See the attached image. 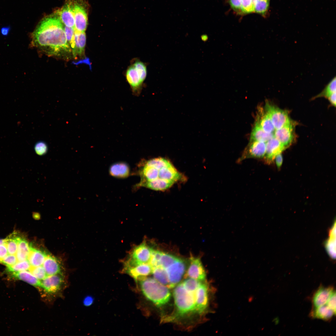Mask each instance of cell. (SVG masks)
Instances as JSON below:
<instances>
[{"mask_svg": "<svg viewBox=\"0 0 336 336\" xmlns=\"http://www.w3.org/2000/svg\"><path fill=\"white\" fill-rule=\"evenodd\" d=\"M41 287L49 293H54L58 291L63 282V278L60 273L47 276L41 280Z\"/></svg>", "mask_w": 336, "mask_h": 336, "instance_id": "15", "label": "cell"}, {"mask_svg": "<svg viewBox=\"0 0 336 336\" xmlns=\"http://www.w3.org/2000/svg\"><path fill=\"white\" fill-rule=\"evenodd\" d=\"M30 36L32 46L47 55L62 56L72 52L64 25L54 13L44 18Z\"/></svg>", "mask_w": 336, "mask_h": 336, "instance_id": "1", "label": "cell"}, {"mask_svg": "<svg viewBox=\"0 0 336 336\" xmlns=\"http://www.w3.org/2000/svg\"><path fill=\"white\" fill-rule=\"evenodd\" d=\"M163 252L153 250L149 264L153 268L160 266V261Z\"/></svg>", "mask_w": 336, "mask_h": 336, "instance_id": "41", "label": "cell"}, {"mask_svg": "<svg viewBox=\"0 0 336 336\" xmlns=\"http://www.w3.org/2000/svg\"><path fill=\"white\" fill-rule=\"evenodd\" d=\"M250 145L249 149V153L251 157L256 158H261L265 154L266 146L265 142L253 141Z\"/></svg>", "mask_w": 336, "mask_h": 336, "instance_id": "27", "label": "cell"}, {"mask_svg": "<svg viewBox=\"0 0 336 336\" xmlns=\"http://www.w3.org/2000/svg\"><path fill=\"white\" fill-rule=\"evenodd\" d=\"M124 269L128 274L137 281H141L152 273L153 268L149 263H142L125 267Z\"/></svg>", "mask_w": 336, "mask_h": 336, "instance_id": "13", "label": "cell"}, {"mask_svg": "<svg viewBox=\"0 0 336 336\" xmlns=\"http://www.w3.org/2000/svg\"><path fill=\"white\" fill-rule=\"evenodd\" d=\"M336 311L332 309L326 303L316 308H312L310 314L312 318L328 321L335 315Z\"/></svg>", "mask_w": 336, "mask_h": 336, "instance_id": "18", "label": "cell"}, {"mask_svg": "<svg viewBox=\"0 0 336 336\" xmlns=\"http://www.w3.org/2000/svg\"><path fill=\"white\" fill-rule=\"evenodd\" d=\"M293 128L291 123L280 128L276 129L274 136L286 148L290 145L293 139Z\"/></svg>", "mask_w": 336, "mask_h": 336, "instance_id": "16", "label": "cell"}, {"mask_svg": "<svg viewBox=\"0 0 336 336\" xmlns=\"http://www.w3.org/2000/svg\"><path fill=\"white\" fill-rule=\"evenodd\" d=\"M34 149L36 153L40 156L45 155L48 150V146L47 143L42 141L36 142L35 145Z\"/></svg>", "mask_w": 336, "mask_h": 336, "instance_id": "40", "label": "cell"}, {"mask_svg": "<svg viewBox=\"0 0 336 336\" xmlns=\"http://www.w3.org/2000/svg\"><path fill=\"white\" fill-rule=\"evenodd\" d=\"M327 98L331 103L334 106H336V92L332 94Z\"/></svg>", "mask_w": 336, "mask_h": 336, "instance_id": "48", "label": "cell"}, {"mask_svg": "<svg viewBox=\"0 0 336 336\" xmlns=\"http://www.w3.org/2000/svg\"><path fill=\"white\" fill-rule=\"evenodd\" d=\"M253 0V1H254V3L258 0Z\"/></svg>", "mask_w": 336, "mask_h": 336, "instance_id": "51", "label": "cell"}, {"mask_svg": "<svg viewBox=\"0 0 336 336\" xmlns=\"http://www.w3.org/2000/svg\"><path fill=\"white\" fill-rule=\"evenodd\" d=\"M43 264L47 276L60 273V263L55 257L47 254Z\"/></svg>", "mask_w": 336, "mask_h": 336, "instance_id": "20", "label": "cell"}, {"mask_svg": "<svg viewBox=\"0 0 336 336\" xmlns=\"http://www.w3.org/2000/svg\"><path fill=\"white\" fill-rule=\"evenodd\" d=\"M74 2L75 0H66L62 7L54 13L64 26L69 27H74Z\"/></svg>", "mask_w": 336, "mask_h": 336, "instance_id": "8", "label": "cell"}, {"mask_svg": "<svg viewBox=\"0 0 336 336\" xmlns=\"http://www.w3.org/2000/svg\"><path fill=\"white\" fill-rule=\"evenodd\" d=\"M335 292L333 287L320 286L312 296V308L318 307L326 304Z\"/></svg>", "mask_w": 336, "mask_h": 336, "instance_id": "11", "label": "cell"}, {"mask_svg": "<svg viewBox=\"0 0 336 336\" xmlns=\"http://www.w3.org/2000/svg\"><path fill=\"white\" fill-rule=\"evenodd\" d=\"M152 250L153 249L144 242L138 245L133 250L130 258L126 262L125 267L149 263Z\"/></svg>", "mask_w": 336, "mask_h": 336, "instance_id": "6", "label": "cell"}, {"mask_svg": "<svg viewBox=\"0 0 336 336\" xmlns=\"http://www.w3.org/2000/svg\"><path fill=\"white\" fill-rule=\"evenodd\" d=\"M126 78L134 95L140 93L143 82L137 70L132 64L127 69L125 74Z\"/></svg>", "mask_w": 336, "mask_h": 336, "instance_id": "14", "label": "cell"}, {"mask_svg": "<svg viewBox=\"0 0 336 336\" xmlns=\"http://www.w3.org/2000/svg\"><path fill=\"white\" fill-rule=\"evenodd\" d=\"M89 5L86 0H75L74 6V29L80 32H85L88 25Z\"/></svg>", "mask_w": 336, "mask_h": 336, "instance_id": "5", "label": "cell"}, {"mask_svg": "<svg viewBox=\"0 0 336 336\" xmlns=\"http://www.w3.org/2000/svg\"><path fill=\"white\" fill-rule=\"evenodd\" d=\"M185 277L201 281L206 277L205 270L200 259L193 256L190 258V263L185 275Z\"/></svg>", "mask_w": 336, "mask_h": 336, "instance_id": "10", "label": "cell"}, {"mask_svg": "<svg viewBox=\"0 0 336 336\" xmlns=\"http://www.w3.org/2000/svg\"><path fill=\"white\" fill-rule=\"evenodd\" d=\"M12 277L25 282L35 287H41V282L30 271L27 270L12 273Z\"/></svg>", "mask_w": 336, "mask_h": 336, "instance_id": "23", "label": "cell"}, {"mask_svg": "<svg viewBox=\"0 0 336 336\" xmlns=\"http://www.w3.org/2000/svg\"><path fill=\"white\" fill-rule=\"evenodd\" d=\"M17 261L16 256L15 254L7 255L2 261L1 263L7 267L11 266L16 264Z\"/></svg>", "mask_w": 336, "mask_h": 336, "instance_id": "42", "label": "cell"}, {"mask_svg": "<svg viewBox=\"0 0 336 336\" xmlns=\"http://www.w3.org/2000/svg\"><path fill=\"white\" fill-rule=\"evenodd\" d=\"M266 112L268 114L275 130L281 128L291 122L287 112L267 103Z\"/></svg>", "mask_w": 336, "mask_h": 336, "instance_id": "7", "label": "cell"}, {"mask_svg": "<svg viewBox=\"0 0 336 336\" xmlns=\"http://www.w3.org/2000/svg\"><path fill=\"white\" fill-rule=\"evenodd\" d=\"M179 259L174 256L163 253L160 261V265L166 269Z\"/></svg>", "mask_w": 336, "mask_h": 336, "instance_id": "33", "label": "cell"}, {"mask_svg": "<svg viewBox=\"0 0 336 336\" xmlns=\"http://www.w3.org/2000/svg\"><path fill=\"white\" fill-rule=\"evenodd\" d=\"M274 159L277 166L279 169L281 166L283 162V157L281 153L278 154Z\"/></svg>", "mask_w": 336, "mask_h": 336, "instance_id": "46", "label": "cell"}, {"mask_svg": "<svg viewBox=\"0 0 336 336\" xmlns=\"http://www.w3.org/2000/svg\"><path fill=\"white\" fill-rule=\"evenodd\" d=\"M142 292L145 296L157 306H162L169 301L170 293L167 287L154 278H147L140 281Z\"/></svg>", "mask_w": 336, "mask_h": 336, "instance_id": "3", "label": "cell"}, {"mask_svg": "<svg viewBox=\"0 0 336 336\" xmlns=\"http://www.w3.org/2000/svg\"><path fill=\"white\" fill-rule=\"evenodd\" d=\"M254 6L253 0H241V13L247 14L254 12Z\"/></svg>", "mask_w": 336, "mask_h": 336, "instance_id": "38", "label": "cell"}, {"mask_svg": "<svg viewBox=\"0 0 336 336\" xmlns=\"http://www.w3.org/2000/svg\"><path fill=\"white\" fill-rule=\"evenodd\" d=\"M29 270L34 276L40 280L43 279L47 276L44 268L42 266H31Z\"/></svg>", "mask_w": 336, "mask_h": 336, "instance_id": "39", "label": "cell"}, {"mask_svg": "<svg viewBox=\"0 0 336 336\" xmlns=\"http://www.w3.org/2000/svg\"><path fill=\"white\" fill-rule=\"evenodd\" d=\"M93 298L91 296H87L85 297L83 300V303L85 306H89L93 303Z\"/></svg>", "mask_w": 336, "mask_h": 336, "instance_id": "47", "label": "cell"}, {"mask_svg": "<svg viewBox=\"0 0 336 336\" xmlns=\"http://www.w3.org/2000/svg\"><path fill=\"white\" fill-rule=\"evenodd\" d=\"M273 137V133H268L264 131L256 121L251 132L250 140L251 141L266 142Z\"/></svg>", "mask_w": 336, "mask_h": 336, "instance_id": "25", "label": "cell"}, {"mask_svg": "<svg viewBox=\"0 0 336 336\" xmlns=\"http://www.w3.org/2000/svg\"><path fill=\"white\" fill-rule=\"evenodd\" d=\"M336 77H334L326 85L323 91L317 97L324 96L327 98L336 92Z\"/></svg>", "mask_w": 336, "mask_h": 336, "instance_id": "35", "label": "cell"}, {"mask_svg": "<svg viewBox=\"0 0 336 336\" xmlns=\"http://www.w3.org/2000/svg\"><path fill=\"white\" fill-rule=\"evenodd\" d=\"M30 264L27 259L21 261H19L13 265L7 267V270L11 273L16 272L27 270L30 269Z\"/></svg>", "mask_w": 336, "mask_h": 336, "instance_id": "32", "label": "cell"}, {"mask_svg": "<svg viewBox=\"0 0 336 336\" xmlns=\"http://www.w3.org/2000/svg\"><path fill=\"white\" fill-rule=\"evenodd\" d=\"M335 223L332 226L330 231L329 236L326 242L325 246L329 255L332 258L335 259L336 251Z\"/></svg>", "mask_w": 336, "mask_h": 336, "instance_id": "29", "label": "cell"}, {"mask_svg": "<svg viewBox=\"0 0 336 336\" xmlns=\"http://www.w3.org/2000/svg\"><path fill=\"white\" fill-rule=\"evenodd\" d=\"M64 29L67 41L73 54L74 51L75 46L74 38L75 29L64 26Z\"/></svg>", "mask_w": 336, "mask_h": 336, "instance_id": "36", "label": "cell"}, {"mask_svg": "<svg viewBox=\"0 0 336 336\" xmlns=\"http://www.w3.org/2000/svg\"><path fill=\"white\" fill-rule=\"evenodd\" d=\"M110 175L113 177L124 178L128 177L130 173L128 165L124 162H118L112 164L109 169Z\"/></svg>", "mask_w": 336, "mask_h": 336, "instance_id": "19", "label": "cell"}, {"mask_svg": "<svg viewBox=\"0 0 336 336\" xmlns=\"http://www.w3.org/2000/svg\"><path fill=\"white\" fill-rule=\"evenodd\" d=\"M152 273L154 278L161 284L169 288V282L165 268L159 266L153 268Z\"/></svg>", "mask_w": 336, "mask_h": 336, "instance_id": "30", "label": "cell"}, {"mask_svg": "<svg viewBox=\"0 0 336 336\" xmlns=\"http://www.w3.org/2000/svg\"><path fill=\"white\" fill-rule=\"evenodd\" d=\"M166 269L169 282V288H171L181 280L185 270V264L184 260L179 259Z\"/></svg>", "mask_w": 336, "mask_h": 336, "instance_id": "9", "label": "cell"}, {"mask_svg": "<svg viewBox=\"0 0 336 336\" xmlns=\"http://www.w3.org/2000/svg\"><path fill=\"white\" fill-rule=\"evenodd\" d=\"M265 158L268 162H271L275 156L286 148L274 136L267 142Z\"/></svg>", "mask_w": 336, "mask_h": 336, "instance_id": "17", "label": "cell"}, {"mask_svg": "<svg viewBox=\"0 0 336 336\" xmlns=\"http://www.w3.org/2000/svg\"><path fill=\"white\" fill-rule=\"evenodd\" d=\"M142 164L139 172L141 180L136 187L165 191L183 177L170 161L163 157L149 159Z\"/></svg>", "mask_w": 336, "mask_h": 336, "instance_id": "2", "label": "cell"}, {"mask_svg": "<svg viewBox=\"0 0 336 336\" xmlns=\"http://www.w3.org/2000/svg\"><path fill=\"white\" fill-rule=\"evenodd\" d=\"M138 73L143 82L145 80L147 75L146 65L142 62L137 60L132 64Z\"/></svg>", "mask_w": 336, "mask_h": 336, "instance_id": "37", "label": "cell"}, {"mask_svg": "<svg viewBox=\"0 0 336 336\" xmlns=\"http://www.w3.org/2000/svg\"><path fill=\"white\" fill-rule=\"evenodd\" d=\"M258 114L257 121L260 127L265 132L273 133L275 129L268 114L264 112L261 108L259 109Z\"/></svg>", "mask_w": 336, "mask_h": 336, "instance_id": "22", "label": "cell"}, {"mask_svg": "<svg viewBox=\"0 0 336 336\" xmlns=\"http://www.w3.org/2000/svg\"><path fill=\"white\" fill-rule=\"evenodd\" d=\"M241 0H229V3L232 9L238 13H241Z\"/></svg>", "mask_w": 336, "mask_h": 336, "instance_id": "43", "label": "cell"}, {"mask_svg": "<svg viewBox=\"0 0 336 336\" xmlns=\"http://www.w3.org/2000/svg\"><path fill=\"white\" fill-rule=\"evenodd\" d=\"M4 244V239H0V245Z\"/></svg>", "mask_w": 336, "mask_h": 336, "instance_id": "50", "label": "cell"}, {"mask_svg": "<svg viewBox=\"0 0 336 336\" xmlns=\"http://www.w3.org/2000/svg\"><path fill=\"white\" fill-rule=\"evenodd\" d=\"M327 304L334 310L336 311V292H335L329 300Z\"/></svg>", "mask_w": 336, "mask_h": 336, "instance_id": "44", "label": "cell"}, {"mask_svg": "<svg viewBox=\"0 0 336 336\" xmlns=\"http://www.w3.org/2000/svg\"><path fill=\"white\" fill-rule=\"evenodd\" d=\"M270 0H258L254 3V12L264 16H266L268 10Z\"/></svg>", "mask_w": 336, "mask_h": 336, "instance_id": "31", "label": "cell"}, {"mask_svg": "<svg viewBox=\"0 0 336 336\" xmlns=\"http://www.w3.org/2000/svg\"><path fill=\"white\" fill-rule=\"evenodd\" d=\"M175 303L179 315L195 311V293L186 289L182 283L178 284L173 291Z\"/></svg>", "mask_w": 336, "mask_h": 336, "instance_id": "4", "label": "cell"}, {"mask_svg": "<svg viewBox=\"0 0 336 336\" xmlns=\"http://www.w3.org/2000/svg\"><path fill=\"white\" fill-rule=\"evenodd\" d=\"M182 283L186 290L195 293L201 282L200 281L190 278L186 279Z\"/></svg>", "mask_w": 336, "mask_h": 336, "instance_id": "34", "label": "cell"}, {"mask_svg": "<svg viewBox=\"0 0 336 336\" xmlns=\"http://www.w3.org/2000/svg\"><path fill=\"white\" fill-rule=\"evenodd\" d=\"M10 30V27H3L1 30V33L2 35L7 36L8 35Z\"/></svg>", "mask_w": 336, "mask_h": 336, "instance_id": "49", "label": "cell"}, {"mask_svg": "<svg viewBox=\"0 0 336 336\" xmlns=\"http://www.w3.org/2000/svg\"><path fill=\"white\" fill-rule=\"evenodd\" d=\"M7 249L5 245L4 244L0 245V263L3 259L7 255Z\"/></svg>", "mask_w": 336, "mask_h": 336, "instance_id": "45", "label": "cell"}, {"mask_svg": "<svg viewBox=\"0 0 336 336\" xmlns=\"http://www.w3.org/2000/svg\"><path fill=\"white\" fill-rule=\"evenodd\" d=\"M195 311L200 314L204 312L208 304V286L201 283L195 293Z\"/></svg>", "mask_w": 336, "mask_h": 336, "instance_id": "12", "label": "cell"}, {"mask_svg": "<svg viewBox=\"0 0 336 336\" xmlns=\"http://www.w3.org/2000/svg\"><path fill=\"white\" fill-rule=\"evenodd\" d=\"M31 246L26 239L21 237L18 242L16 253L18 261L27 259Z\"/></svg>", "mask_w": 336, "mask_h": 336, "instance_id": "26", "label": "cell"}, {"mask_svg": "<svg viewBox=\"0 0 336 336\" xmlns=\"http://www.w3.org/2000/svg\"><path fill=\"white\" fill-rule=\"evenodd\" d=\"M21 237L16 232L14 231L4 239V244L6 246L9 254L14 255L16 254L18 242Z\"/></svg>", "mask_w": 336, "mask_h": 336, "instance_id": "28", "label": "cell"}, {"mask_svg": "<svg viewBox=\"0 0 336 336\" xmlns=\"http://www.w3.org/2000/svg\"><path fill=\"white\" fill-rule=\"evenodd\" d=\"M74 38L75 46L73 55L75 57L77 55L82 56L84 54L86 44V36L85 32H80L75 29Z\"/></svg>", "mask_w": 336, "mask_h": 336, "instance_id": "21", "label": "cell"}, {"mask_svg": "<svg viewBox=\"0 0 336 336\" xmlns=\"http://www.w3.org/2000/svg\"><path fill=\"white\" fill-rule=\"evenodd\" d=\"M47 255L44 251L31 246L27 259L31 267L40 266L43 264Z\"/></svg>", "mask_w": 336, "mask_h": 336, "instance_id": "24", "label": "cell"}]
</instances>
